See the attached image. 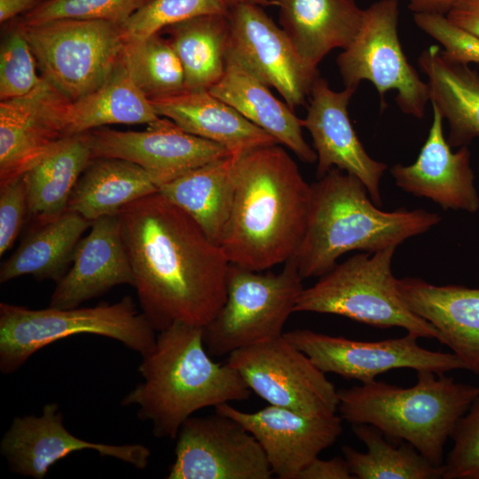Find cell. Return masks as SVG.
<instances>
[{"label":"cell","instance_id":"6da1fadb","mask_svg":"<svg viewBox=\"0 0 479 479\" xmlns=\"http://www.w3.org/2000/svg\"><path fill=\"white\" fill-rule=\"evenodd\" d=\"M119 218L139 305L153 329L206 326L226 300L230 262L221 247L160 192Z\"/></svg>","mask_w":479,"mask_h":479},{"label":"cell","instance_id":"7a4b0ae2","mask_svg":"<svg viewBox=\"0 0 479 479\" xmlns=\"http://www.w3.org/2000/svg\"><path fill=\"white\" fill-rule=\"evenodd\" d=\"M311 186L279 144L239 155L220 243L230 263L263 271L294 257L304 237Z\"/></svg>","mask_w":479,"mask_h":479},{"label":"cell","instance_id":"3957f363","mask_svg":"<svg viewBox=\"0 0 479 479\" xmlns=\"http://www.w3.org/2000/svg\"><path fill=\"white\" fill-rule=\"evenodd\" d=\"M143 381L122 400L137 406L159 438L175 439L195 412L247 399L251 389L228 363L215 362L203 342V327L175 323L159 332L153 349L142 356Z\"/></svg>","mask_w":479,"mask_h":479},{"label":"cell","instance_id":"277c9868","mask_svg":"<svg viewBox=\"0 0 479 479\" xmlns=\"http://www.w3.org/2000/svg\"><path fill=\"white\" fill-rule=\"evenodd\" d=\"M310 186L307 228L294 255L302 279L325 275L347 252L397 247L441 221L439 215L424 209L381 210L357 177L337 168Z\"/></svg>","mask_w":479,"mask_h":479},{"label":"cell","instance_id":"5b68a950","mask_svg":"<svg viewBox=\"0 0 479 479\" xmlns=\"http://www.w3.org/2000/svg\"><path fill=\"white\" fill-rule=\"evenodd\" d=\"M411 388L373 381L338 390V411L353 424H369L389 438L404 441L436 466L459 420L479 397V387L419 370Z\"/></svg>","mask_w":479,"mask_h":479},{"label":"cell","instance_id":"8992f818","mask_svg":"<svg viewBox=\"0 0 479 479\" xmlns=\"http://www.w3.org/2000/svg\"><path fill=\"white\" fill-rule=\"evenodd\" d=\"M96 334L122 342L141 356L155 344V330L127 295L113 304L31 310L0 303V371L18 370L37 350L76 334Z\"/></svg>","mask_w":479,"mask_h":479},{"label":"cell","instance_id":"52a82bcc","mask_svg":"<svg viewBox=\"0 0 479 479\" xmlns=\"http://www.w3.org/2000/svg\"><path fill=\"white\" fill-rule=\"evenodd\" d=\"M396 247L357 254L303 288L294 312L342 316L374 327H400L419 338L438 340L437 330L401 298L392 272Z\"/></svg>","mask_w":479,"mask_h":479},{"label":"cell","instance_id":"ba28073f","mask_svg":"<svg viewBox=\"0 0 479 479\" xmlns=\"http://www.w3.org/2000/svg\"><path fill=\"white\" fill-rule=\"evenodd\" d=\"M302 280L294 257L278 273H262L230 263L226 300L203 327L208 354L223 357L282 336L304 288Z\"/></svg>","mask_w":479,"mask_h":479},{"label":"cell","instance_id":"9c48e42d","mask_svg":"<svg viewBox=\"0 0 479 479\" xmlns=\"http://www.w3.org/2000/svg\"><path fill=\"white\" fill-rule=\"evenodd\" d=\"M20 22L42 76L70 101L100 86L121 59L124 38L118 23L72 19Z\"/></svg>","mask_w":479,"mask_h":479},{"label":"cell","instance_id":"30bf717a","mask_svg":"<svg viewBox=\"0 0 479 479\" xmlns=\"http://www.w3.org/2000/svg\"><path fill=\"white\" fill-rule=\"evenodd\" d=\"M398 20V0H379L365 9L362 26L337 57V66L346 88L357 90L363 81L372 82L382 108L386 92L395 90L399 109L421 119L430 101L429 88L402 49Z\"/></svg>","mask_w":479,"mask_h":479},{"label":"cell","instance_id":"8fae6325","mask_svg":"<svg viewBox=\"0 0 479 479\" xmlns=\"http://www.w3.org/2000/svg\"><path fill=\"white\" fill-rule=\"evenodd\" d=\"M227 363L269 404L309 416L338 411V390L284 335L232 352Z\"/></svg>","mask_w":479,"mask_h":479},{"label":"cell","instance_id":"7c38bea8","mask_svg":"<svg viewBox=\"0 0 479 479\" xmlns=\"http://www.w3.org/2000/svg\"><path fill=\"white\" fill-rule=\"evenodd\" d=\"M283 335L323 373L362 383L373 381L379 374L395 369L428 370L438 375L466 370L453 353L427 349L418 344V336L409 333L401 338L375 342L350 340L309 329H294Z\"/></svg>","mask_w":479,"mask_h":479},{"label":"cell","instance_id":"4fadbf2b","mask_svg":"<svg viewBox=\"0 0 479 479\" xmlns=\"http://www.w3.org/2000/svg\"><path fill=\"white\" fill-rule=\"evenodd\" d=\"M176 439L169 479H270L273 475L255 436L219 412L189 417Z\"/></svg>","mask_w":479,"mask_h":479},{"label":"cell","instance_id":"5bb4252c","mask_svg":"<svg viewBox=\"0 0 479 479\" xmlns=\"http://www.w3.org/2000/svg\"><path fill=\"white\" fill-rule=\"evenodd\" d=\"M92 158L113 157L144 169L160 188L184 174L232 154L224 146L192 135L159 117L141 131L98 128L89 131Z\"/></svg>","mask_w":479,"mask_h":479},{"label":"cell","instance_id":"9a60e30c","mask_svg":"<svg viewBox=\"0 0 479 479\" xmlns=\"http://www.w3.org/2000/svg\"><path fill=\"white\" fill-rule=\"evenodd\" d=\"M228 20V51L276 89L293 110L304 104L318 71L304 63L283 28L251 3L229 7Z\"/></svg>","mask_w":479,"mask_h":479},{"label":"cell","instance_id":"2e32d148","mask_svg":"<svg viewBox=\"0 0 479 479\" xmlns=\"http://www.w3.org/2000/svg\"><path fill=\"white\" fill-rule=\"evenodd\" d=\"M63 419L56 403L46 404L41 416L14 418L0 443L1 454L10 470L23 476L43 479L56 462L82 450L96 451L101 456L117 459L136 468L147 467L151 452L146 446L86 441L69 432Z\"/></svg>","mask_w":479,"mask_h":479},{"label":"cell","instance_id":"e0dca14e","mask_svg":"<svg viewBox=\"0 0 479 479\" xmlns=\"http://www.w3.org/2000/svg\"><path fill=\"white\" fill-rule=\"evenodd\" d=\"M70 100L42 76L29 93L0 103V186L23 176L63 137Z\"/></svg>","mask_w":479,"mask_h":479},{"label":"cell","instance_id":"ac0fdd59","mask_svg":"<svg viewBox=\"0 0 479 479\" xmlns=\"http://www.w3.org/2000/svg\"><path fill=\"white\" fill-rule=\"evenodd\" d=\"M215 412L234 419L255 436L279 479H296L342 432V419L336 414L309 416L271 404L247 412L230 403L216 406Z\"/></svg>","mask_w":479,"mask_h":479},{"label":"cell","instance_id":"d6986e66","mask_svg":"<svg viewBox=\"0 0 479 479\" xmlns=\"http://www.w3.org/2000/svg\"><path fill=\"white\" fill-rule=\"evenodd\" d=\"M356 90H333L326 80L317 77L302 127L312 137L317 154V177L337 168L357 177L366 187L373 203L382 204L380 183L387 169L383 162L373 159L359 140L348 113V106Z\"/></svg>","mask_w":479,"mask_h":479},{"label":"cell","instance_id":"ffe728a7","mask_svg":"<svg viewBox=\"0 0 479 479\" xmlns=\"http://www.w3.org/2000/svg\"><path fill=\"white\" fill-rule=\"evenodd\" d=\"M433 120L420 154L411 165L396 164L390 174L397 186L416 197L429 199L444 209L475 213L479 196L467 145L457 152L444 137L443 116L433 104Z\"/></svg>","mask_w":479,"mask_h":479},{"label":"cell","instance_id":"44dd1931","mask_svg":"<svg viewBox=\"0 0 479 479\" xmlns=\"http://www.w3.org/2000/svg\"><path fill=\"white\" fill-rule=\"evenodd\" d=\"M119 215L105 216L91 224L78 242L72 266L56 283L50 307L70 309L98 297L119 285L134 287Z\"/></svg>","mask_w":479,"mask_h":479},{"label":"cell","instance_id":"7402d4cb","mask_svg":"<svg viewBox=\"0 0 479 479\" xmlns=\"http://www.w3.org/2000/svg\"><path fill=\"white\" fill-rule=\"evenodd\" d=\"M407 307L429 322L466 370L479 374V288L436 286L420 278L397 279Z\"/></svg>","mask_w":479,"mask_h":479},{"label":"cell","instance_id":"603a6c76","mask_svg":"<svg viewBox=\"0 0 479 479\" xmlns=\"http://www.w3.org/2000/svg\"><path fill=\"white\" fill-rule=\"evenodd\" d=\"M208 90L289 148L302 161H317L316 152L302 136V120L228 49L224 75Z\"/></svg>","mask_w":479,"mask_h":479},{"label":"cell","instance_id":"cb8c5ba5","mask_svg":"<svg viewBox=\"0 0 479 479\" xmlns=\"http://www.w3.org/2000/svg\"><path fill=\"white\" fill-rule=\"evenodd\" d=\"M157 114L185 131L217 143L232 154L279 144L208 90H183L151 100Z\"/></svg>","mask_w":479,"mask_h":479},{"label":"cell","instance_id":"d4e9b609","mask_svg":"<svg viewBox=\"0 0 479 479\" xmlns=\"http://www.w3.org/2000/svg\"><path fill=\"white\" fill-rule=\"evenodd\" d=\"M275 5L296 51L315 69L332 50L351 43L365 13L356 0H275Z\"/></svg>","mask_w":479,"mask_h":479},{"label":"cell","instance_id":"484cf974","mask_svg":"<svg viewBox=\"0 0 479 479\" xmlns=\"http://www.w3.org/2000/svg\"><path fill=\"white\" fill-rule=\"evenodd\" d=\"M418 65L428 78L431 104L449 124L450 146H465L479 137L478 74L468 65L445 59L437 45L424 50Z\"/></svg>","mask_w":479,"mask_h":479},{"label":"cell","instance_id":"4316f807","mask_svg":"<svg viewBox=\"0 0 479 479\" xmlns=\"http://www.w3.org/2000/svg\"><path fill=\"white\" fill-rule=\"evenodd\" d=\"M238 158L231 154L207 163L159 188L218 246L232 208Z\"/></svg>","mask_w":479,"mask_h":479},{"label":"cell","instance_id":"83f0119b","mask_svg":"<svg viewBox=\"0 0 479 479\" xmlns=\"http://www.w3.org/2000/svg\"><path fill=\"white\" fill-rule=\"evenodd\" d=\"M157 192L159 187L137 164L113 157L92 158L72 191L67 210L93 222L119 215L128 205Z\"/></svg>","mask_w":479,"mask_h":479},{"label":"cell","instance_id":"f1b7e54d","mask_svg":"<svg viewBox=\"0 0 479 479\" xmlns=\"http://www.w3.org/2000/svg\"><path fill=\"white\" fill-rule=\"evenodd\" d=\"M91 159L89 132L67 136L23 175L27 214L37 224L67 210L72 191Z\"/></svg>","mask_w":479,"mask_h":479},{"label":"cell","instance_id":"f546056e","mask_svg":"<svg viewBox=\"0 0 479 479\" xmlns=\"http://www.w3.org/2000/svg\"><path fill=\"white\" fill-rule=\"evenodd\" d=\"M91 224L71 210L38 224L1 265L0 283L26 275L57 283L68 271L76 246Z\"/></svg>","mask_w":479,"mask_h":479},{"label":"cell","instance_id":"4dcf8cb0","mask_svg":"<svg viewBox=\"0 0 479 479\" xmlns=\"http://www.w3.org/2000/svg\"><path fill=\"white\" fill-rule=\"evenodd\" d=\"M159 117L120 59L100 86L70 101L65 137L111 124H148Z\"/></svg>","mask_w":479,"mask_h":479},{"label":"cell","instance_id":"1f68e13d","mask_svg":"<svg viewBox=\"0 0 479 479\" xmlns=\"http://www.w3.org/2000/svg\"><path fill=\"white\" fill-rule=\"evenodd\" d=\"M164 30L182 64L186 90H209L220 80L229 43L228 13L194 17Z\"/></svg>","mask_w":479,"mask_h":479},{"label":"cell","instance_id":"d6a6232c","mask_svg":"<svg viewBox=\"0 0 479 479\" xmlns=\"http://www.w3.org/2000/svg\"><path fill=\"white\" fill-rule=\"evenodd\" d=\"M352 429L366 446L365 452L349 445L342 447L344 459L355 479L443 478L444 464L433 465L411 444L394 447L377 428L369 424H353Z\"/></svg>","mask_w":479,"mask_h":479},{"label":"cell","instance_id":"836d02e7","mask_svg":"<svg viewBox=\"0 0 479 479\" xmlns=\"http://www.w3.org/2000/svg\"><path fill=\"white\" fill-rule=\"evenodd\" d=\"M121 60L150 100L185 89L182 64L169 39L159 33L140 40L124 41Z\"/></svg>","mask_w":479,"mask_h":479},{"label":"cell","instance_id":"e575fe53","mask_svg":"<svg viewBox=\"0 0 479 479\" xmlns=\"http://www.w3.org/2000/svg\"><path fill=\"white\" fill-rule=\"evenodd\" d=\"M224 0H150L121 27L124 41L140 40L173 24L208 14H227Z\"/></svg>","mask_w":479,"mask_h":479},{"label":"cell","instance_id":"d590c367","mask_svg":"<svg viewBox=\"0 0 479 479\" xmlns=\"http://www.w3.org/2000/svg\"><path fill=\"white\" fill-rule=\"evenodd\" d=\"M150 0H44L23 14V24L59 19L106 20L122 25Z\"/></svg>","mask_w":479,"mask_h":479},{"label":"cell","instance_id":"8d00e7d4","mask_svg":"<svg viewBox=\"0 0 479 479\" xmlns=\"http://www.w3.org/2000/svg\"><path fill=\"white\" fill-rule=\"evenodd\" d=\"M36 59L19 21L4 35L0 49L1 101L22 97L42 80L36 73Z\"/></svg>","mask_w":479,"mask_h":479},{"label":"cell","instance_id":"74e56055","mask_svg":"<svg viewBox=\"0 0 479 479\" xmlns=\"http://www.w3.org/2000/svg\"><path fill=\"white\" fill-rule=\"evenodd\" d=\"M443 479H479V397L458 421Z\"/></svg>","mask_w":479,"mask_h":479},{"label":"cell","instance_id":"f35d334b","mask_svg":"<svg viewBox=\"0 0 479 479\" xmlns=\"http://www.w3.org/2000/svg\"><path fill=\"white\" fill-rule=\"evenodd\" d=\"M417 27L442 46V55L457 63L479 64V38L459 28L445 15L413 14Z\"/></svg>","mask_w":479,"mask_h":479},{"label":"cell","instance_id":"ab89813d","mask_svg":"<svg viewBox=\"0 0 479 479\" xmlns=\"http://www.w3.org/2000/svg\"><path fill=\"white\" fill-rule=\"evenodd\" d=\"M27 214L24 176L0 186V255L14 244Z\"/></svg>","mask_w":479,"mask_h":479},{"label":"cell","instance_id":"60d3db41","mask_svg":"<svg viewBox=\"0 0 479 479\" xmlns=\"http://www.w3.org/2000/svg\"><path fill=\"white\" fill-rule=\"evenodd\" d=\"M296 479H355L344 458L321 459L318 457L309 463Z\"/></svg>","mask_w":479,"mask_h":479},{"label":"cell","instance_id":"b9f144b4","mask_svg":"<svg viewBox=\"0 0 479 479\" xmlns=\"http://www.w3.org/2000/svg\"><path fill=\"white\" fill-rule=\"evenodd\" d=\"M446 18L459 28L479 38V0H461Z\"/></svg>","mask_w":479,"mask_h":479},{"label":"cell","instance_id":"7bdbcfd3","mask_svg":"<svg viewBox=\"0 0 479 479\" xmlns=\"http://www.w3.org/2000/svg\"><path fill=\"white\" fill-rule=\"evenodd\" d=\"M413 14L445 15L461 0H405Z\"/></svg>","mask_w":479,"mask_h":479},{"label":"cell","instance_id":"ee69618b","mask_svg":"<svg viewBox=\"0 0 479 479\" xmlns=\"http://www.w3.org/2000/svg\"><path fill=\"white\" fill-rule=\"evenodd\" d=\"M38 0H0V22L3 24L34 8Z\"/></svg>","mask_w":479,"mask_h":479},{"label":"cell","instance_id":"f6af8a7d","mask_svg":"<svg viewBox=\"0 0 479 479\" xmlns=\"http://www.w3.org/2000/svg\"><path fill=\"white\" fill-rule=\"evenodd\" d=\"M224 2L228 8L240 3H251V4L260 5L262 7L272 5L270 0H224Z\"/></svg>","mask_w":479,"mask_h":479},{"label":"cell","instance_id":"bcb514c9","mask_svg":"<svg viewBox=\"0 0 479 479\" xmlns=\"http://www.w3.org/2000/svg\"><path fill=\"white\" fill-rule=\"evenodd\" d=\"M272 4L275 5V0H270Z\"/></svg>","mask_w":479,"mask_h":479}]
</instances>
